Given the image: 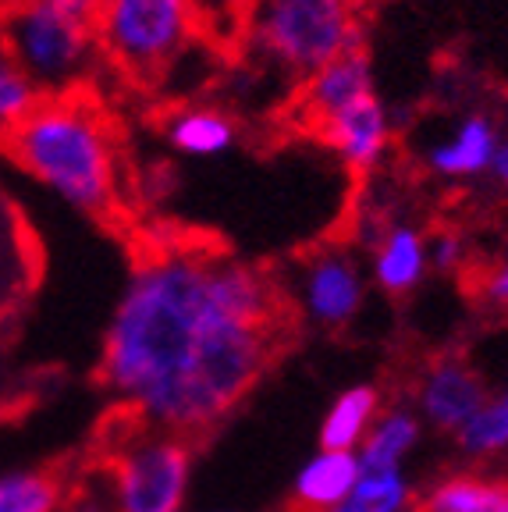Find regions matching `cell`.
I'll return each mask as SVG.
<instances>
[{
  "mask_svg": "<svg viewBox=\"0 0 508 512\" xmlns=\"http://www.w3.org/2000/svg\"><path fill=\"white\" fill-rule=\"evenodd\" d=\"M285 335V292L260 267L167 246L135 264L100 374L132 420L189 441L253 392Z\"/></svg>",
  "mask_w": 508,
  "mask_h": 512,
  "instance_id": "1",
  "label": "cell"
},
{
  "mask_svg": "<svg viewBox=\"0 0 508 512\" xmlns=\"http://www.w3.org/2000/svg\"><path fill=\"white\" fill-rule=\"evenodd\" d=\"M4 150L25 175L82 214H107L118 203V143L89 93L40 96L4 132Z\"/></svg>",
  "mask_w": 508,
  "mask_h": 512,
  "instance_id": "2",
  "label": "cell"
},
{
  "mask_svg": "<svg viewBox=\"0 0 508 512\" xmlns=\"http://www.w3.org/2000/svg\"><path fill=\"white\" fill-rule=\"evenodd\" d=\"M231 47L281 82H302L363 47L359 11L345 0H246Z\"/></svg>",
  "mask_w": 508,
  "mask_h": 512,
  "instance_id": "3",
  "label": "cell"
},
{
  "mask_svg": "<svg viewBox=\"0 0 508 512\" xmlns=\"http://www.w3.org/2000/svg\"><path fill=\"white\" fill-rule=\"evenodd\" d=\"M93 32L100 54L143 86L164 79L207 36L192 0H100Z\"/></svg>",
  "mask_w": 508,
  "mask_h": 512,
  "instance_id": "4",
  "label": "cell"
},
{
  "mask_svg": "<svg viewBox=\"0 0 508 512\" xmlns=\"http://www.w3.org/2000/svg\"><path fill=\"white\" fill-rule=\"evenodd\" d=\"M0 36L40 96L82 93L96 54L93 18L50 0H8L0 8Z\"/></svg>",
  "mask_w": 508,
  "mask_h": 512,
  "instance_id": "5",
  "label": "cell"
},
{
  "mask_svg": "<svg viewBox=\"0 0 508 512\" xmlns=\"http://www.w3.org/2000/svg\"><path fill=\"white\" fill-rule=\"evenodd\" d=\"M121 512H178L192 477V445L139 424L111 463Z\"/></svg>",
  "mask_w": 508,
  "mask_h": 512,
  "instance_id": "6",
  "label": "cell"
},
{
  "mask_svg": "<svg viewBox=\"0 0 508 512\" xmlns=\"http://www.w3.org/2000/svg\"><path fill=\"white\" fill-rule=\"evenodd\" d=\"M366 278L349 249H317L292 281V303L313 328L342 331L363 310Z\"/></svg>",
  "mask_w": 508,
  "mask_h": 512,
  "instance_id": "7",
  "label": "cell"
},
{
  "mask_svg": "<svg viewBox=\"0 0 508 512\" xmlns=\"http://www.w3.org/2000/svg\"><path fill=\"white\" fill-rule=\"evenodd\" d=\"M487 402V384L459 356L434 360L416 384V416L445 434H459Z\"/></svg>",
  "mask_w": 508,
  "mask_h": 512,
  "instance_id": "8",
  "label": "cell"
},
{
  "mask_svg": "<svg viewBox=\"0 0 508 512\" xmlns=\"http://www.w3.org/2000/svg\"><path fill=\"white\" fill-rule=\"evenodd\" d=\"M313 128H317L320 143L338 153L345 168L359 171V175L374 171L391 150V114L377 93Z\"/></svg>",
  "mask_w": 508,
  "mask_h": 512,
  "instance_id": "9",
  "label": "cell"
},
{
  "mask_svg": "<svg viewBox=\"0 0 508 512\" xmlns=\"http://www.w3.org/2000/svg\"><path fill=\"white\" fill-rule=\"evenodd\" d=\"M370 93H374V64H370L366 47H359L334 57L331 64H324L320 72H313L310 79L302 82L299 107L313 125H320V121L334 118V114L349 111L352 104L366 100Z\"/></svg>",
  "mask_w": 508,
  "mask_h": 512,
  "instance_id": "10",
  "label": "cell"
},
{
  "mask_svg": "<svg viewBox=\"0 0 508 512\" xmlns=\"http://www.w3.org/2000/svg\"><path fill=\"white\" fill-rule=\"evenodd\" d=\"M498 139H501V128L494 125V118H487V114H466L441 143H434L427 150L430 175L448 178V182H469V178L487 175Z\"/></svg>",
  "mask_w": 508,
  "mask_h": 512,
  "instance_id": "11",
  "label": "cell"
},
{
  "mask_svg": "<svg viewBox=\"0 0 508 512\" xmlns=\"http://www.w3.org/2000/svg\"><path fill=\"white\" fill-rule=\"evenodd\" d=\"M363 477L356 452H334V448H320L317 456L302 463L292 484V505L295 512H331L334 505H342L352 495V488Z\"/></svg>",
  "mask_w": 508,
  "mask_h": 512,
  "instance_id": "12",
  "label": "cell"
},
{
  "mask_svg": "<svg viewBox=\"0 0 508 512\" xmlns=\"http://www.w3.org/2000/svg\"><path fill=\"white\" fill-rule=\"evenodd\" d=\"M430 267L427 235L416 224H388L374 239V281L388 296H405L423 281Z\"/></svg>",
  "mask_w": 508,
  "mask_h": 512,
  "instance_id": "13",
  "label": "cell"
},
{
  "mask_svg": "<svg viewBox=\"0 0 508 512\" xmlns=\"http://www.w3.org/2000/svg\"><path fill=\"white\" fill-rule=\"evenodd\" d=\"M420 434L423 420L416 416V409H381V416L374 420L363 445L356 448L359 466L366 473H402V463L409 459V452L420 445Z\"/></svg>",
  "mask_w": 508,
  "mask_h": 512,
  "instance_id": "14",
  "label": "cell"
},
{
  "mask_svg": "<svg viewBox=\"0 0 508 512\" xmlns=\"http://www.w3.org/2000/svg\"><path fill=\"white\" fill-rule=\"evenodd\" d=\"M377 416H381V392L374 384H352L327 406L320 420V448L356 452Z\"/></svg>",
  "mask_w": 508,
  "mask_h": 512,
  "instance_id": "15",
  "label": "cell"
},
{
  "mask_svg": "<svg viewBox=\"0 0 508 512\" xmlns=\"http://www.w3.org/2000/svg\"><path fill=\"white\" fill-rule=\"evenodd\" d=\"M423 512H508V477L452 473L423 495Z\"/></svg>",
  "mask_w": 508,
  "mask_h": 512,
  "instance_id": "16",
  "label": "cell"
},
{
  "mask_svg": "<svg viewBox=\"0 0 508 512\" xmlns=\"http://www.w3.org/2000/svg\"><path fill=\"white\" fill-rule=\"evenodd\" d=\"M167 143L185 157H217L235 146V121L217 107H185L167 121Z\"/></svg>",
  "mask_w": 508,
  "mask_h": 512,
  "instance_id": "17",
  "label": "cell"
},
{
  "mask_svg": "<svg viewBox=\"0 0 508 512\" xmlns=\"http://www.w3.org/2000/svg\"><path fill=\"white\" fill-rule=\"evenodd\" d=\"M64 480L47 470H0V512H61Z\"/></svg>",
  "mask_w": 508,
  "mask_h": 512,
  "instance_id": "18",
  "label": "cell"
},
{
  "mask_svg": "<svg viewBox=\"0 0 508 512\" xmlns=\"http://www.w3.org/2000/svg\"><path fill=\"white\" fill-rule=\"evenodd\" d=\"M455 438H459L462 452L473 459L508 456V388H501L498 395H487L477 416Z\"/></svg>",
  "mask_w": 508,
  "mask_h": 512,
  "instance_id": "19",
  "label": "cell"
},
{
  "mask_svg": "<svg viewBox=\"0 0 508 512\" xmlns=\"http://www.w3.org/2000/svg\"><path fill=\"white\" fill-rule=\"evenodd\" d=\"M413 509V488L405 473H366L352 488V495L331 512H409Z\"/></svg>",
  "mask_w": 508,
  "mask_h": 512,
  "instance_id": "20",
  "label": "cell"
},
{
  "mask_svg": "<svg viewBox=\"0 0 508 512\" xmlns=\"http://www.w3.org/2000/svg\"><path fill=\"white\" fill-rule=\"evenodd\" d=\"M36 100H40V89L25 79V72L0 36V128L8 132L15 121H22L36 107Z\"/></svg>",
  "mask_w": 508,
  "mask_h": 512,
  "instance_id": "21",
  "label": "cell"
},
{
  "mask_svg": "<svg viewBox=\"0 0 508 512\" xmlns=\"http://www.w3.org/2000/svg\"><path fill=\"white\" fill-rule=\"evenodd\" d=\"M61 512H121L111 466H96L93 473L75 480L72 488H64Z\"/></svg>",
  "mask_w": 508,
  "mask_h": 512,
  "instance_id": "22",
  "label": "cell"
},
{
  "mask_svg": "<svg viewBox=\"0 0 508 512\" xmlns=\"http://www.w3.org/2000/svg\"><path fill=\"white\" fill-rule=\"evenodd\" d=\"M192 4H196L199 18H203L207 36H214V40H221V43H231L246 0H192Z\"/></svg>",
  "mask_w": 508,
  "mask_h": 512,
  "instance_id": "23",
  "label": "cell"
},
{
  "mask_svg": "<svg viewBox=\"0 0 508 512\" xmlns=\"http://www.w3.org/2000/svg\"><path fill=\"white\" fill-rule=\"evenodd\" d=\"M427 256L430 267L441 274H455L466 260V242H462L459 232H437L427 239Z\"/></svg>",
  "mask_w": 508,
  "mask_h": 512,
  "instance_id": "24",
  "label": "cell"
},
{
  "mask_svg": "<svg viewBox=\"0 0 508 512\" xmlns=\"http://www.w3.org/2000/svg\"><path fill=\"white\" fill-rule=\"evenodd\" d=\"M484 296L491 299L494 306H508V256L501 264H494L484 278Z\"/></svg>",
  "mask_w": 508,
  "mask_h": 512,
  "instance_id": "25",
  "label": "cell"
},
{
  "mask_svg": "<svg viewBox=\"0 0 508 512\" xmlns=\"http://www.w3.org/2000/svg\"><path fill=\"white\" fill-rule=\"evenodd\" d=\"M487 175H491V182L498 185V189L508 192V132H501L498 146H494V157H491Z\"/></svg>",
  "mask_w": 508,
  "mask_h": 512,
  "instance_id": "26",
  "label": "cell"
},
{
  "mask_svg": "<svg viewBox=\"0 0 508 512\" xmlns=\"http://www.w3.org/2000/svg\"><path fill=\"white\" fill-rule=\"evenodd\" d=\"M50 4H57V8H64V11H75V15H82V18H93L100 0H50Z\"/></svg>",
  "mask_w": 508,
  "mask_h": 512,
  "instance_id": "27",
  "label": "cell"
},
{
  "mask_svg": "<svg viewBox=\"0 0 508 512\" xmlns=\"http://www.w3.org/2000/svg\"><path fill=\"white\" fill-rule=\"evenodd\" d=\"M345 4H349V8H356V11H359V8H366V4H370V0H345Z\"/></svg>",
  "mask_w": 508,
  "mask_h": 512,
  "instance_id": "28",
  "label": "cell"
}]
</instances>
